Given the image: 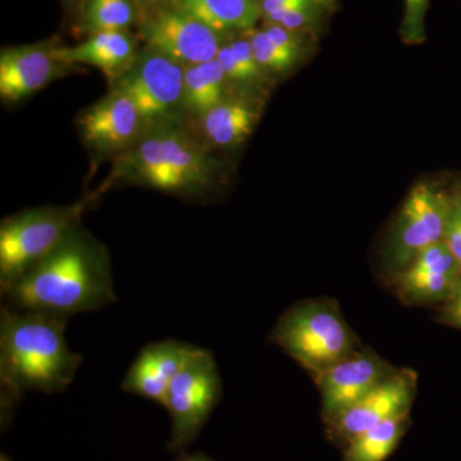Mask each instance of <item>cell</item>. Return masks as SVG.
Returning <instances> with one entry per match:
<instances>
[{
    "label": "cell",
    "instance_id": "cell-1",
    "mask_svg": "<svg viewBox=\"0 0 461 461\" xmlns=\"http://www.w3.org/2000/svg\"><path fill=\"white\" fill-rule=\"evenodd\" d=\"M2 295L11 308L65 320L117 300L107 251L78 227Z\"/></svg>",
    "mask_w": 461,
    "mask_h": 461
},
{
    "label": "cell",
    "instance_id": "cell-2",
    "mask_svg": "<svg viewBox=\"0 0 461 461\" xmlns=\"http://www.w3.org/2000/svg\"><path fill=\"white\" fill-rule=\"evenodd\" d=\"M67 320L18 311L0 312V420L14 418L18 402L29 391L63 393L74 382L83 357L69 348Z\"/></svg>",
    "mask_w": 461,
    "mask_h": 461
},
{
    "label": "cell",
    "instance_id": "cell-3",
    "mask_svg": "<svg viewBox=\"0 0 461 461\" xmlns=\"http://www.w3.org/2000/svg\"><path fill=\"white\" fill-rule=\"evenodd\" d=\"M117 176L171 194H200L217 178L208 148L181 124L153 127L118 158Z\"/></svg>",
    "mask_w": 461,
    "mask_h": 461
},
{
    "label": "cell",
    "instance_id": "cell-4",
    "mask_svg": "<svg viewBox=\"0 0 461 461\" xmlns=\"http://www.w3.org/2000/svg\"><path fill=\"white\" fill-rule=\"evenodd\" d=\"M271 341L313 375L359 348V341L332 300L291 306L272 330Z\"/></svg>",
    "mask_w": 461,
    "mask_h": 461
},
{
    "label": "cell",
    "instance_id": "cell-5",
    "mask_svg": "<svg viewBox=\"0 0 461 461\" xmlns=\"http://www.w3.org/2000/svg\"><path fill=\"white\" fill-rule=\"evenodd\" d=\"M85 204L29 209L0 226V290L50 256L77 227Z\"/></svg>",
    "mask_w": 461,
    "mask_h": 461
},
{
    "label": "cell",
    "instance_id": "cell-6",
    "mask_svg": "<svg viewBox=\"0 0 461 461\" xmlns=\"http://www.w3.org/2000/svg\"><path fill=\"white\" fill-rule=\"evenodd\" d=\"M222 396V381L211 351L198 348L167 391L162 405L171 420L168 450L186 453Z\"/></svg>",
    "mask_w": 461,
    "mask_h": 461
},
{
    "label": "cell",
    "instance_id": "cell-7",
    "mask_svg": "<svg viewBox=\"0 0 461 461\" xmlns=\"http://www.w3.org/2000/svg\"><path fill=\"white\" fill-rule=\"evenodd\" d=\"M451 208V191L429 182H420L412 187L388 233L382 254L384 268L391 280L424 249L444 241Z\"/></svg>",
    "mask_w": 461,
    "mask_h": 461
},
{
    "label": "cell",
    "instance_id": "cell-8",
    "mask_svg": "<svg viewBox=\"0 0 461 461\" xmlns=\"http://www.w3.org/2000/svg\"><path fill=\"white\" fill-rule=\"evenodd\" d=\"M185 67L177 60L145 47L130 68L113 81L140 112L147 130L184 121Z\"/></svg>",
    "mask_w": 461,
    "mask_h": 461
},
{
    "label": "cell",
    "instance_id": "cell-9",
    "mask_svg": "<svg viewBox=\"0 0 461 461\" xmlns=\"http://www.w3.org/2000/svg\"><path fill=\"white\" fill-rule=\"evenodd\" d=\"M140 36L145 47L172 58L185 67L215 59L226 42L221 33L166 3L144 11Z\"/></svg>",
    "mask_w": 461,
    "mask_h": 461
},
{
    "label": "cell",
    "instance_id": "cell-10",
    "mask_svg": "<svg viewBox=\"0 0 461 461\" xmlns=\"http://www.w3.org/2000/svg\"><path fill=\"white\" fill-rule=\"evenodd\" d=\"M369 348H357L345 359L315 375L320 388L321 418L330 423L348 408L368 395L378 384L397 371Z\"/></svg>",
    "mask_w": 461,
    "mask_h": 461
},
{
    "label": "cell",
    "instance_id": "cell-11",
    "mask_svg": "<svg viewBox=\"0 0 461 461\" xmlns=\"http://www.w3.org/2000/svg\"><path fill=\"white\" fill-rule=\"evenodd\" d=\"M417 375L411 369H397L368 395L326 424L327 435L335 444L345 446L354 437L377 424L411 414L417 393Z\"/></svg>",
    "mask_w": 461,
    "mask_h": 461
},
{
    "label": "cell",
    "instance_id": "cell-12",
    "mask_svg": "<svg viewBox=\"0 0 461 461\" xmlns=\"http://www.w3.org/2000/svg\"><path fill=\"white\" fill-rule=\"evenodd\" d=\"M78 124L87 147L99 154H123L147 131L135 103L115 86L87 108Z\"/></svg>",
    "mask_w": 461,
    "mask_h": 461
},
{
    "label": "cell",
    "instance_id": "cell-13",
    "mask_svg": "<svg viewBox=\"0 0 461 461\" xmlns=\"http://www.w3.org/2000/svg\"><path fill=\"white\" fill-rule=\"evenodd\" d=\"M461 277V266L444 241L424 249L393 278L397 297L405 305H439Z\"/></svg>",
    "mask_w": 461,
    "mask_h": 461
},
{
    "label": "cell",
    "instance_id": "cell-14",
    "mask_svg": "<svg viewBox=\"0 0 461 461\" xmlns=\"http://www.w3.org/2000/svg\"><path fill=\"white\" fill-rule=\"evenodd\" d=\"M198 346L162 339L139 351L122 381V390L162 405L167 391Z\"/></svg>",
    "mask_w": 461,
    "mask_h": 461
},
{
    "label": "cell",
    "instance_id": "cell-15",
    "mask_svg": "<svg viewBox=\"0 0 461 461\" xmlns=\"http://www.w3.org/2000/svg\"><path fill=\"white\" fill-rule=\"evenodd\" d=\"M68 65L53 56V48L23 45L0 54V96L5 102H23L68 71Z\"/></svg>",
    "mask_w": 461,
    "mask_h": 461
},
{
    "label": "cell",
    "instance_id": "cell-16",
    "mask_svg": "<svg viewBox=\"0 0 461 461\" xmlns=\"http://www.w3.org/2000/svg\"><path fill=\"white\" fill-rule=\"evenodd\" d=\"M138 54L135 39L127 30L94 33L76 47L53 48V56L59 62L98 67L112 81L130 68Z\"/></svg>",
    "mask_w": 461,
    "mask_h": 461
},
{
    "label": "cell",
    "instance_id": "cell-17",
    "mask_svg": "<svg viewBox=\"0 0 461 461\" xmlns=\"http://www.w3.org/2000/svg\"><path fill=\"white\" fill-rule=\"evenodd\" d=\"M259 111L248 100L227 98L217 107L196 118L206 147L232 148L242 144L256 129Z\"/></svg>",
    "mask_w": 461,
    "mask_h": 461
},
{
    "label": "cell",
    "instance_id": "cell-18",
    "mask_svg": "<svg viewBox=\"0 0 461 461\" xmlns=\"http://www.w3.org/2000/svg\"><path fill=\"white\" fill-rule=\"evenodd\" d=\"M163 3L195 17L223 36L250 32L262 17L258 0H163Z\"/></svg>",
    "mask_w": 461,
    "mask_h": 461
},
{
    "label": "cell",
    "instance_id": "cell-19",
    "mask_svg": "<svg viewBox=\"0 0 461 461\" xmlns=\"http://www.w3.org/2000/svg\"><path fill=\"white\" fill-rule=\"evenodd\" d=\"M229 81L217 59L185 68L184 105L189 117H202L230 98Z\"/></svg>",
    "mask_w": 461,
    "mask_h": 461
},
{
    "label": "cell",
    "instance_id": "cell-20",
    "mask_svg": "<svg viewBox=\"0 0 461 461\" xmlns=\"http://www.w3.org/2000/svg\"><path fill=\"white\" fill-rule=\"evenodd\" d=\"M411 424L409 414L377 424L344 446L342 461H386L399 447Z\"/></svg>",
    "mask_w": 461,
    "mask_h": 461
},
{
    "label": "cell",
    "instance_id": "cell-21",
    "mask_svg": "<svg viewBox=\"0 0 461 461\" xmlns=\"http://www.w3.org/2000/svg\"><path fill=\"white\" fill-rule=\"evenodd\" d=\"M215 59L222 66L229 85L250 87L263 78L262 67L257 62L247 36L224 42Z\"/></svg>",
    "mask_w": 461,
    "mask_h": 461
},
{
    "label": "cell",
    "instance_id": "cell-22",
    "mask_svg": "<svg viewBox=\"0 0 461 461\" xmlns=\"http://www.w3.org/2000/svg\"><path fill=\"white\" fill-rule=\"evenodd\" d=\"M132 0H87L84 12L85 29L90 35L105 32H124L136 18Z\"/></svg>",
    "mask_w": 461,
    "mask_h": 461
},
{
    "label": "cell",
    "instance_id": "cell-23",
    "mask_svg": "<svg viewBox=\"0 0 461 461\" xmlns=\"http://www.w3.org/2000/svg\"><path fill=\"white\" fill-rule=\"evenodd\" d=\"M244 35L250 42L257 62L264 71L284 74L293 68L302 58L299 54L285 50L284 47L278 45L263 29H253L244 32Z\"/></svg>",
    "mask_w": 461,
    "mask_h": 461
},
{
    "label": "cell",
    "instance_id": "cell-24",
    "mask_svg": "<svg viewBox=\"0 0 461 461\" xmlns=\"http://www.w3.org/2000/svg\"><path fill=\"white\" fill-rule=\"evenodd\" d=\"M403 17L400 35L406 45L426 41V17L429 0H403Z\"/></svg>",
    "mask_w": 461,
    "mask_h": 461
},
{
    "label": "cell",
    "instance_id": "cell-25",
    "mask_svg": "<svg viewBox=\"0 0 461 461\" xmlns=\"http://www.w3.org/2000/svg\"><path fill=\"white\" fill-rule=\"evenodd\" d=\"M320 9L314 5L285 9V11L277 12L272 16L267 17L266 23H276V25L291 30V32H308V30L314 29Z\"/></svg>",
    "mask_w": 461,
    "mask_h": 461
},
{
    "label": "cell",
    "instance_id": "cell-26",
    "mask_svg": "<svg viewBox=\"0 0 461 461\" xmlns=\"http://www.w3.org/2000/svg\"><path fill=\"white\" fill-rule=\"evenodd\" d=\"M453 196V194H451ZM444 242L461 266V205L453 196V208L446 227Z\"/></svg>",
    "mask_w": 461,
    "mask_h": 461
},
{
    "label": "cell",
    "instance_id": "cell-27",
    "mask_svg": "<svg viewBox=\"0 0 461 461\" xmlns=\"http://www.w3.org/2000/svg\"><path fill=\"white\" fill-rule=\"evenodd\" d=\"M263 30L268 33L278 45L284 47L285 50L294 51V53L303 56V50H304L303 41H304V39H303L302 32H291V30L285 29V27L271 23H264Z\"/></svg>",
    "mask_w": 461,
    "mask_h": 461
},
{
    "label": "cell",
    "instance_id": "cell-28",
    "mask_svg": "<svg viewBox=\"0 0 461 461\" xmlns=\"http://www.w3.org/2000/svg\"><path fill=\"white\" fill-rule=\"evenodd\" d=\"M438 306V321L461 330V277L451 295Z\"/></svg>",
    "mask_w": 461,
    "mask_h": 461
},
{
    "label": "cell",
    "instance_id": "cell-29",
    "mask_svg": "<svg viewBox=\"0 0 461 461\" xmlns=\"http://www.w3.org/2000/svg\"><path fill=\"white\" fill-rule=\"evenodd\" d=\"M260 14L264 20L277 12L294 7H303V5H314L311 0H258Z\"/></svg>",
    "mask_w": 461,
    "mask_h": 461
},
{
    "label": "cell",
    "instance_id": "cell-30",
    "mask_svg": "<svg viewBox=\"0 0 461 461\" xmlns=\"http://www.w3.org/2000/svg\"><path fill=\"white\" fill-rule=\"evenodd\" d=\"M175 461H214L205 455L204 453L187 454L182 453L178 455L177 459Z\"/></svg>",
    "mask_w": 461,
    "mask_h": 461
},
{
    "label": "cell",
    "instance_id": "cell-31",
    "mask_svg": "<svg viewBox=\"0 0 461 461\" xmlns=\"http://www.w3.org/2000/svg\"><path fill=\"white\" fill-rule=\"evenodd\" d=\"M311 2L323 11L335 12L338 8V0H311Z\"/></svg>",
    "mask_w": 461,
    "mask_h": 461
},
{
    "label": "cell",
    "instance_id": "cell-32",
    "mask_svg": "<svg viewBox=\"0 0 461 461\" xmlns=\"http://www.w3.org/2000/svg\"><path fill=\"white\" fill-rule=\"evenodd\" d=\"M136 7L141 8L142 11H147L149 8L156 7L163 0H132Z\"/></svg>",
    "mask_w": 461,
    "mask_h": 461
},
{
    "label": "cell",
    "instance_id": "cell-33",
    "mask_svg": "<svg viewBox=\"0 0 461 461\" xmlns=\"http://www.w3.org/2000/svg\"><path fill=\"white\" fill-rule=\"evenodd\" d=\"M450 191L454 199L461 205V180L455 182Z\"/></svg>",
    "mask_w": 461,
    "mask_h": 461
}]
</instances>
